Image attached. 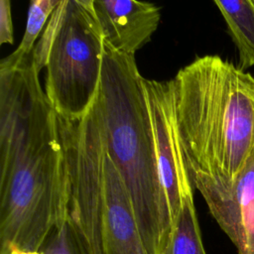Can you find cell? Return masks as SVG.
<instances>
[{"instance_id": "10", "label": "cell", "mask_w": 254, "mask_h": 254, "mask_svg": "<svg viewBox=\"0 0 254 254\" xmlns=\"http://www.w3.org/2000/svg\"><path fill=\"white\" fill-rule=\"evenodd\" d=\"M164 254H206L193 203V194L186 196L174 220Z\"/></svg>"}, {"instance_id": "7", "label": "cell", "mask_w": 254, "mask_h": 254, "mask_svg": "<svg viewBox=\"0 0 254 254\" xmlns=\"http://www.w3.org/2000/svg\"><path fill=\"white\" fill-rule=\"evenodd\" d=\"M98 136L103 160L100 226L102 254H147L127 188L107 154L99 133Z\"/></svg>"}, {"instance_id": "4", "label": "cell", "mask_w": 254, "mask_h": 254, "mask_svg": "<svg viewBox=\"0 0 254 254\" xmlns=\"http://www.w3.org/2000/svg\"><path fill=\"white\" fill-rule=\"evenodd\" d=\"M104 38L95 17L75 0H63L33 49L38 69L46 68L45 93L61 116L81 117L101 79Z\"/></svg>"}, {"instance_id": "6", "label": "cell", "mask_w": 254, "mask_h": 254, "mask_svg": "<svg viewBox=\"0 0 254 254\" xmlns=\"http://www.w3.org/2000/svg\"><path fill=\"white\" fill-rule=\"evenodd\" d=\"M190 181L237 254H254V150L231 183L200 175L191 176Z\"/></svg>"}, {"instance_id": "5", "label": "cell", "mask_w": 254, "mask_h": 254, "mask_svg": "<svg viewBox=\"0 0 254 254\" xmlns=\"http://www.w3.org/2000/svg\"><path fill=\"white\" fill-rule=\"evenodd\" d=\"M56 115L68 180L67 222L86 254H102L103 160L96 127L88 111L77 119Z\"/></svg>"}, {"instance_id": "11", "label": "cell", "mask_w": 254, "mask_h": 254, "mask_svg": "<svg viewBox=\"0 0 254 254\" xmlns=\"http://www.w3.org/2000/svg\"><path fill=\"white\" fill-rule=\"evenodd\" d=\"M63 0H30L26 29L18 48L9 57L18 60L30 55L44 26Z\"/></svg>"}, {"instance_id": "9", "label": "cell", "mask_w": 254, "mask_h": 254, "mask_svg": "<svg viewBox=\"0 0 254 254\" xmlns=\"http://www.w3.org/2000/svg\"><path fill=\"white\" fill-rule=\"evenodd\" d=\"M220 10L234 42L240 68L254 65V2L253 0H213Z\"/></svg>"}, {"instance_id": "13", "label": "cell", "mask_w": 254, "mask_h": 254, "mask_svg": "<svg viewBox=\"0 0 254 254\" xmlns=\"http://www.w3.org/2000/svg\"><path fill=\"white\" fill-rule=\"evenodd\" d=\"M13 23L11 14V1L0 0V45L13 44Z\"/></svg>"}, {"instance_id": "8", "label": "cell", "mask_w": 254, "mask_h": 254, "mask_svg": "<svg viewBox=\"0 0 254 254\" xmlns=\"http://www.w3.org/2000/svg\"><path fill=\"white\" fill-rule=\"evenodd\" d=\"M93 7L104 42L128 55L150 42L161 19L160 7L147 1L94 0Z\"/></svg>"}, {"instance_id": "14", "label": "cell", "mask_w": 254, "mask_h": 254, "mask_svg": "<svg viewBox=\"0 0 254 254\" xmlns=\"http://www.w3.org/2000/svg\"><path fill=\"white\" fill-rule=\"evenodd\" d=\"M78 4H80L84 9H86L89 13H91L94 17H95V14H94V7H93V3H94V0H75Z\"/></svg>"}, {"instance_id": "12", "label": "cell", "mask_w": 254, "mask_h": 254, "mask_svg": "<svg viewBox=\"0 0 254 254\" xmlns=\"http://www.w3.org/2000/svg\"><path fill=\"white\" fill-rule=\"evenodd\" d=\"M15 254H86L77 240L71 226L66 221L57 227L40 250Z\"/></svg>"}, {"instance_id": "3", "label": "cell", "mask_w": 254, "mask_h": 254, "mask_svg": "<svg viewBox=\"0 0 254 254\" xmlns=\"http://www.w3.org/2000/svg\"><path fill=\"white\" fill-rule=\"evenodd\" d=\"M144 79L135 55L104 42L100 84L88 111L127 188L147 254H164L173 217L160 176Z\"/></svg>"}, {"instance_id": "15", "label": "cell", "mask_w": 254, "mask_h": 254, "mask_svg": "<svg viewBox=\"0 0 254 254\" xmlns=\"http://www.w3.org/2000/svg\"><path fill=\"white\" fill-rule=\"evenodd\" d=\"M253 2H254V0H253Z\"/></svg>"}, {"instance_id": "1", "label": "cell", "mask_w": 254, "mask_h": 254, "mask_svg": "<svg viewBox=\"0 0 254 254\" xmlns=\"http://www.w3.org/2000/svg\"><path fill=\"white\" fill-rule=\"evenodd\" d=\"M33 52L0 64V254L35 252L67 221L57 115Z\"/></svg>"}, {"instance_id": "2", "label": "cell", "mask_w": 254, "mask_h": 254, "mask_svg": "<svg viewBox=\"0 0 254 254\" xmlns=\"http://www.w3.org/2000/svg\"><path fill=\"white\" fill-rule=\"evenodd\" d=\"M178 144L189 173L231 183L254 150V77L218 56L172 79Z\"/></svg>"}]
</instances>
